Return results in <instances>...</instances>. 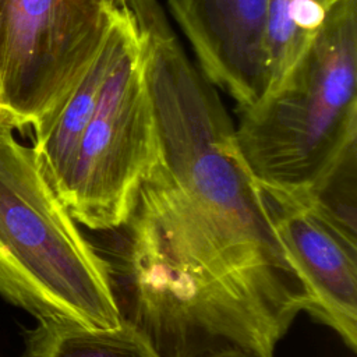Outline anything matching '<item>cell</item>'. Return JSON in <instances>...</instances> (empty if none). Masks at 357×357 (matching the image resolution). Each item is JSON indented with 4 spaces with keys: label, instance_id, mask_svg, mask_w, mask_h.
Returning a JSON list of instances; mask_svg holds the SVG:
<instances>
[{
    "label": "cell",
    "instance_id": "6da1fadb",
    "mask_svg": "<svg viewBox=\"0 0 357 357\" xmlns=\"http://www.w3.org/2000/svg\"><path fill=\"white\" fill-rule=\"evenodd\" d=\"M137 29L158 153L139 194L255 317L276 346L308 291L278 236L234 126L158 0H127Z\"/></svg>",
    "mask_w": 357,
    "mask_h": 357
},
{
    "label": "cell",
    "instance_id": "7a4b0ae2",
    "mask_svg": "<svg viewBox=\"0 0 357 357\" xmlns=\"http://www.w3.org/2000/svg\"><path fill=\"white\" fill-rule=\"evenodd\" d=\"M237 116L236 144L259 188L312 199L357 151V0H337L279 86Z\"/></svg>",
    "mask_w": 357,
    "mask_h": 357
},
{
    "label": "cell",
    "instance_id": "3957f363",
    "mask_svg": "<svg viewBox=\"0 0 357 357\" xmlns=\"http://www.w3.org/2000/svg\"><path fill=\"white\" fill-rule=\"evenodd\" d=\"M0 107V296L39 319L121 324L105 258L49 183Z\"/></svg>",
    "mask_w": 357,
    "mask_h": 357
},
{
    "label": "cell",
    "instance_id": "277c9868",
    "mask_svg": "<svg viewBox=\"0 0 357 357\" xmlns=\"http://www.w3.org/2000/svg\"><path fill=\"white\" fill-rule=\"evenodd\" d=\"M105 258L121 322L158 357H273L275 344L208 266L138 201Z\"/></svg>",
    "mask_w": 357,
    "mask_h": 357
},
{
    "label": "cell",
    "instance_id": "5b68a950",
    "mask_svg": "<svg viewBox=\"0 0 357 357\" xmlns=\"http://www.w3.org/2000/svg\"><path fill=\"white\" fill-rule=\"evenodd\" d=\"M156 153L155 123L131 18L59 197L78 225L112 231L128 219Z\"/></svg>",
    "mask_w": 357,
    "mask_h": 357
},
{
    "label": "cell",
    "instance_id": "8992f818",
    "mask_svg": "<svg viewBox=\"0 0 357 357\" xmlns=\"http://www.w3.org/2000/svg\"><path fill=\"white\" fill-rule=\"evenodd\" d=\"M119 14L95 0H0V107L18 130L52 119Z\"/></svg>",
    "mask_w": 357,
    "mask_h": 357
},
{
    "label": "cell",
    "instance_id": "52a82bcc",
    "mask_svg": "<svg viewBox=\"0 0 357 357\" xmlns=\"http://www.w3.org/2000/svg\"><path fill=\"white\" fill-rule=\"evenodd\" d=\"M265 198L286 254L308 291V314L333 329L356 351V225L315 199L294 202L266 194Z\"/></svg>",
    "mask_w": 357,
    "mask_h": 357
},
{
    "label": "cell",
    "instance_id": "ba28073f",
    "mask_svg": "<svg viewBox=\"0 0 357 357\" xmlns=\"http://www.w3.org/2000/svg\"><path fill=\"white\" fill-rule=\"evenodd\" d=\"M266 0H166L199 70L237 102L257 103L268 86L264 54Z\"/></svg>",
    "mask_w": 357,
    "mask_h": 357
},
{
    "label": "cell",
    "instance_id": "9c48e42d",
    "mask_svg": "<svg viewBox=\"0 0 357 357\" xmlns=\"http://www.w3.org/2000/svg\"><path fill=\"white\" fill-rule=\"evenodd\" d=\"M131 25L130 10L114 17L98 56L52 119L33 131V151L43 174L59 191L73 165L79 139L99 102L107 74Z\"/></svg>",
    "mask_w": 357,
    "mask_h": 357
},
{
    "label": "cell",
    "instance_id": "30bf717a",
    "mask_svg": "<svg viewBox=\"0 0 357 357\" xmlns=\"http://www.w3.org/2000/svg\"><path fill=\"white\" fill-rule=\"evenodd\" d=\"M337 0H266L264 54L268 86L275 91L325 22Z\"/></svg>",
    "mask_w": 357,
    "mask_h": 357
},
{
    "label": "cell",
    "instance_id": "8fae6325",
    "mask_svg": "<svg viewBox=\"0 0 357 357\" xmlns=\"http://www.w3.org/2000/svg\"><path fill=\"white\" fill-rule=\"evenodd\" d=\"M24 357H158L145 340L121 322L112 329L39 319L25 332Z\"/></svg>",
    "mask_w": 357,
    "mask_h": 357
},
{
    "label": "cell",
    "instance_id": "7c38bea8",
    "mask_svg": "<svg viewBox=\"0 0 357 357\" xmlns=\"http://www.w3.org/2000/svg\"><path fill=\"white\" fill-rule=\"evenodd\" d=\"M95 1L102 4L103 7H106L109 11L116 13V14L123 13V11H126L128 8L127 0H95Z\"/></svg>",
    "mask_w": 357,
    "mask_h": 357
},
{
    "label": "cell",
    "instance_id": "4fadbf2b",
    "mask_svg": "<svg viewBox=\"0 0 357 357\" xmlns=\"http://www.w3.org/2000/svg\"><path fill=\"white\" fill-rule=\"evenodd\" d=\"M218 357H265V356L255 354V353H231V354H223Z\"/></svg>",
    "mask_w": 357,
    "mask_h": 357
},
{
    "label": "cell",
    "instance_id": "5bb4252c",
    "mask_svg": "<svg viewBox=\"0 0 357 357\" xmlns=\"http://www.w3.org/2000/svg\"><path fill=\"white\" fill-rule=\"evenodd\" d=\"M0 99H1V82H0Z\"/></svg>",
    "mask_w": 357,
    "mask_h": 357
},
{
    "label": "cell",
    "instance_id": "9a60e30c",
    "mask_svg": "<svg viewBox=\"0 0 357 357\" xmlns=\"http://www.w3.org/2000/svg\"><path fill=\"white\" fill-rule=\"evenodd\" d=\"M0 357H1V356H0Z\"/></svg>",
    "mask_w": 357,
    "mask_h": 357
}]
</instances>
